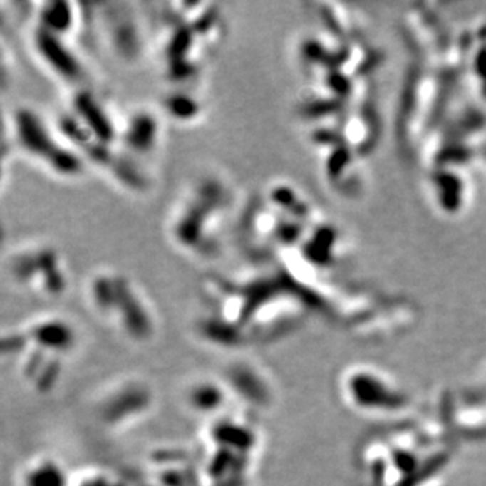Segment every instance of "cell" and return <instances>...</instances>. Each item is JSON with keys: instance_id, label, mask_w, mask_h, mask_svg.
Masks as SVG:
<instances>
[{"instance_id": "obj_1", "label": "cell", "mask_w": 486, "mask_h": 486, "mask_svg": "<svg viewBox=\"0 0 486 486\" xmlns=\"http://www.w3.org/2000/svg\"><path fill=\"white\" fill-rule=\"evenodd\" d=\"M238 200L237 187L224 172L208 169L194 175L167 214V241L192 262L217 260L224 254Z\"/></svg>"}, {"instance_id": "obj_2", "label": "cell", "mask_w": 486, "mask_h": 486, "mask_svg": "<svg viewBox=\"0 0 486 486\" xmlns=\"http://www.w3.org/2000/svg\"><path fill=\"white\" fill-rule=\"evenodd\" d=\"M82 298L98 320L134 343H145L157 332L153 299L139 280L120 268L100 267L82 284Z\"/></svg>"}, {"instance_id": "obj_3", "label": "cell", "mask_w": 486, "mask_h": 486, "mask_svg": "<svg viewBox=\"0 0 486 486\" xmlns=\"http://www.w3.org/2000/svg\"><path fill=\"white\" fill-rule=\"evenodd\" d=\"M4 140L11 143L13 153L60 181H78L90 167L54 118L30 104H18L11 113H4Z\"/></svg>"}, {"instance_id": "obj_4", "label": "cell", "mask_w": 486, "mask_h": 486, "mask_svg": "<svg viewBox=\"0 0 486 486\" xmlns=\"http://www.w3.org/2000/svg\"><path fill=\"white\" fill-rule=\"evenodd\" d=\"M2 269L14 291L41 302L65 298L71 286L66 257L54 242L24 239L5 250Z\"/></svg>"}, {"instance_id": "obj_5", "label": "cell", "mask_w": 486, "mask_h": 486, "mask_svg": "<svg viewBox=\"0 0 486 486\" xmlns=\"http://www.w3.org/2000/svg\"><path fill=\"white\" fill-rule=\"evenodd\" d=\"M90 21L104 46L120 62H135L147 48L145 22L129 4L90 5Z\"/></svg>"}, {"instance_id": "obj_6", "label": "cell", "mask_w": 486, "mask_h": 486, "mask_svg": "<svg viewBox=\"0 0 486 486\" xmlns=\"http://www.w3.org/2000/svg\"><path fill=\"white\" fill-rule=\"evenodd\" d=\"M71 40L74 38L56 35L36 24L29 33V44L36 62L70 90L88 86L90 74Z\"/></svg>"}, {"instance_id": "obj_7", "label": "cell", "mask_w": 486, "mask_h": 486, "mask_svg": "<svg viewBox=\"0 0 486 486\" xmlns=\"http://www.w3.org/2000/svg\"><path fill=\"white\" fill-rule=\"evenodd\" d=\"M165 117L161 109L134 105L121 112L118 148L139 164L153 161L164 143Z\"/></svg>"}, {"instance_id": "obj_8", "label": "cell", "mask_w": 486, "mask_h": 486, "mask_svg": "<svg viewBox=\"0 0 486 486\" xmlns=\"http://www.w3.org/2000/svg\"><path fill=\"white\" fill-rule=\"evenodd\" d=\"M13 332L41 351L66 359L79 345V331L71 318L62 314H40L13 326Z\"/></svg>"}, {"instance_id": "obj_9", "label": "cell", "mask_w": 486, "mask_h": 486, "mask_svg": "<svg viewBox=\"0 0 486 486\" xmlns=\"http://www.w3.org/2000/svg\"><path fill=\"white\" fill-rule=\"evenodd\" d=\"M113 392H109L103 403L98 405V414L109 425H118L128 420L134 414L142 413L150 403H129V401L151 400V393L138 379H128L112 387Z\"/></svg>"}, {"instance_id": "obj_10", "label": "cell", "mask_w": 486, "mask_h": 486, "mask_svg": "<svg viewBox=\"0 0 486 486\" xmlns=\"http://www.w3.org/2000/svg\"><path fill=\"white\" fill-rule=\"evenodd\" d=\"M205 98L199 88L186 86H172L162 96L161 112L165 120L178 125L200 123L205 115Z\"/></svg>"}, {"instance_id": "obj_11", "label": "cell", "mask_w": 486, "mask_h": 486, "mask_svg": "<svg viewBox=\"0 0 486 486\" xmlns=\"http://www.w3.org/2000/svg\"><path fill=\"white\" fill-rule=\"evenodd\" d=\"M230 387L225 381L212 378L197 379L186 389V403L194 411L214 415L229 400Z\"/></svg>"}, {"instance_id": "obj_12", "label": "cell", "mask_w": 486, "mask_h": 486, "mask_svg": "<svg viewBox=\"0 0 486 486\" xmlns=\"http://www.w3.org/2000/svg\"><path fill=\"white\" fill-rule=\"evenodd\" d=\"M224 381L230 387V391H237L244 398L258 401V405H264L263 401H267L269 391L268 381L264 379L263 371L258 370L252 362H234L229 373L225 375Z\"/></svg>"}, {"instance_id": "obj_13", "label": "cell", "mask_w": 486, "mask_h": 486, "mask_svg": "<svg viewBox=\"0 0 486 486\" xmlns=\"http://www.w3.org/2000/svg\"><path fill=\"white\" fill-rule=\"evenodd\" d=\"M21 486H70V477L62 462L40 455L24 465L19 475Z\"/></svg>"}]
</instances>
